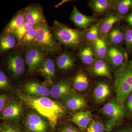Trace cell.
Returning a JSON list of instances; mask_svg holds the SVG:
<instances>
[{"mask_svg": "<svg viewBox=\"0 0 132 132\" xmlns=\"http://www.w3.org/2000/svg\"><path fill=\"white\" fill-rule=\"evenodd\" d=\"M70 19L76 26L82 29L88 28L92 23L97 20L93 16L82 14L75 6L73 7Z\"/></svg>", "mask_w": 132, "mask_h": 132, "instance_id": "15", "label": "cell"}, {"mask_svg": "<svg viewBox=\"0 0 132 132\" xmlns=\"http://www.w3.org/2000/svg\"><path fill=\"white\" fill-rule=\"evenodd\" d=\"M114 89L116 98L123 105L125 100L132 93V56L129 59L127 56L124 63L115 71Z\"/></svg>", "mask_w": 132, "mask_h": 132, "instance_id": "2", "label": "cell"}, {"mask_svg": "<svg viewBox=\"0 0 132 132\" xmlns=\"http://www.w3.org/2000/svg\"><path fill=\"white\" fill-rule=\"evenodd\" d=\"M65 108L72 112L82 111L87 106L85 96L73 92L62 100Z\"/></svg>", "mask_w": 132, "mask_h": 132, "instance_id": "10", "label": "cell"}, {"mask_svg": "<svg viewBox=\"0 0 132 132\" xmlns=\"http://www.w3.org/2000/svg\"><path fill=\"white\" fill-rule=\"evenodd\" d=\"M50 95L52 98L62 100L74 91L72 90L69 81L62 80L54 85L50 89Z\"/></svg>", "mask_w": 132, "mask_h": 132, "instance_id": "13", "label": "cell"}, {"mask_svg": "<svg viewBox=\"0 0 132 132\" xmlns=\"http://www.w3.org/2000/svg\"><path fill=\"white\" fill-rule=\"evenodd\" d=\"M127 55L126 51L113 45L108 49L105 58L109 65L115 71L123 65Z\"/></svg>", "mask_w": 132, "mask_h": 132, "instance_id": "9", "label": "cell"}, {"mask_svg": "<svg viewBox=\"0 0 132 132\" xmlns=\"http://www.w3.org/2000/svg\"><path fill=\"white\" fill-rule=\"evenodd\" d=\"M90 80L87 75L82 71H78L73 80V87L77 92H84L89 88Z\"/></svg>", "mask_w": 132, "mask_h": 132, "instance_id": "24", "label": "cell"}, {"mask_svg": "<svg viewBox=\"0 0 132 132\" xmlns=\"http://www.w3.org/2000/svg\"><path fill=\"white\" fill-rule=\"evenodd\" d=\"M2 127H0V132H2Z\"/></svg>", "mask_w": 132, "mask_h": 132, "instance_id": "43", "label": "cell"}, {"mask_svg": "<svg viewBox=\"0 0 132 132\" xmlns=\"http://www.w3.org/2000/svg\"></svg>", "mask_w": 132, "mask_h": 132, "instance_id": "44", "label": "cell"}, {"mask_svg": "<svg viewBox=\"0 0 132 132\" xmlns=\"http://www.w3.org/2000/svg\"><path fill=\"white\" fill-rule=\"evenodd\" d=\"M74 57L67 52H64L57 57L56 64L58 68L63 72L71 70L75 65Z\"/></svg>", "mask_w": 132, "mask_h": 132, "instance_id": "23", "label": "cell"}, {"mask_svg": "<svg viewBox=\"0 0 132 132\" xmlns=\"http://www.w3.org/2000/svg\"><path fill=\"white\" fill-rule=\"evenodd\" d=\"M11 87V81L8 75L0 68V91H6Z\"/></svg>", "mask_w": 132, "mask_h": 132, "instance_id": "33", "label": "cell"}, {"mask_svg": "<svg viewBox=\"0 0 132 132\" xmlns=\"http://www.w3.org/2000/svg\"><path fill=\"white\" fill-rule=\"evenodd\" d=\"M93 118V116L90 111L82 110L72 114L71 120L81 130L84 131L86 130Z\"/></svg>", "mask_w": 132, "mask_h": 132, "instance_id": "17", "label": "cell"}, {"mask_svg": "<svg viewBox=\"0 0 132 132\" xmlns=\"http://www.w3.org/2000/svg\"><path fill=\"white\" fill-rule=\"evenodd\" d=\"M99 23H98L89 29L85 34V36L88 40L94 43L99 38Z\"/></svg>", "mask_w": 132, "mask_h": 132, "instance_id": "34", "label": "cell"}, {"mask_svg": "<svg viewBox=\"0 0 132 132\" xmlns=\"http://www.w3.org/2000/svg\"><path fill=\"white\" fill-rule=\"evenodd\" d=\"M78 55L81 60L85 65H92L95 61L93 50L88 45L85 46L81 49Z\"/></svg>", "mask_w": 132, "mask_h": 132, "instance_id": "27", "label": "cell"}, {"mask_svg": "<svg viewBox=\"0 0 132 132\" xmlns=\"http://www.w3.org/2000/svg\"><path fill=\"white\" fill-rule=\"evenodd\" d=\"M24 14L26 21L34 26L40 25L46 20L42 8L40 5L29 6L24 9Z\"/></svg>", "mask_w": 132, "mask_h": 132, "instance_id": "11", "label": "cell"}, {"mask_svg": "<svg viewBox=\"0 0 132 132\" xmlns=\"http://www.w3.org/2000/svg\"><path fill=\"white\" fill-rule=\"evenodd\" d=\"M4 54L3 64L7 72L13 79L20 78L24 73L26 63L21 53L12 50Z\"/></svg>", "mask_w": 132, "mask_h": 132, "instance_id": "6", "label": "cell"}, {"mask_svg": "<svg viewBox=\"0 0 132 132\" xmlns=\"http://www.w3.org/2000/svg\"><path fill=\"white\" fill-rule=\"evenodd\" d=\"M38 69L41 75L50 82L55 77L54 62L50 57H46Z\"/></svg>", "mask_w": 132, "mask_h": 132, "instance_id": "20", "label": "cell"}, {"mask_svg": "<svg viewBox=\"0 0 132 132\" xmlns=\"http://www.w3.org/2000/svg\"><path fill=\"white\" fill-rule=\"evenodd\" d=\"M127 117L132 118V93L125 100L123 104Z\"/></svg>", "mask_w": 132, "mask_h": 132, "instance_id": "36", "label": "cell"}, {"mask_svg": "<svg viewBox=\"0 0 132 132\" xmlns=\"http://www.w3.org/2000/svg\"><path fill=\"white\" fill-rule=\"evenodd\" d=\"M99 112L106 119V132H111L115 126L121 125L127 117L124 105L116 98L109 99Z\"/></svg>", "mask_w": 132, "mask_h": 132, "instance_id": "4", "label": "cell"}, {"mask_svg": "<svg viewBox=\"0 0 132 132\" xmlns=\"http://www.w3.org/2000/svg\"><path fill=\"white\" fill-rule=\"evenodd\" d=\"M61 132H79L75 127L71 125H67L63 128Z\"/></svg>", "mask_w": 132, "mask_h": 132, "instance_id": "39", "label": "cell"}, {"mask_svg": "<svg viewBox=\"0 0 132 132\" xmlns=\"http://www.w3.org/2000/svg\"><path fill=\"white\" fill-rule=\"evenodd\" d=\"M105 125L99 119L93 118L86 129V132H105Z\"/></svg>", "mask_w": 132, "mask_h": 132, "instance_id": "31", "label": "cell"}, {"mask_svg": "<svg viewBox=\"0 0 132 132\" xmlns=\"http://www.w3.org/2000/svg\"><path fill=\"white\" fill-rule=\"evenodd\" d=\"M24 55V60L30 72L38 69L46 57L47 53L34 45L27 47Z\"/></svg>", "mask_w": 132, "mask_h": 132, "instance_id": "7", "label": "cell"}, {"mask_svg": "<svg viewBox=\"0 0 132 132\" xmlns=\"http://www.w3.org/2000/svg\"><path fill=\"white\" fill-rule=\"evenodd\" d=\"M91 72L94 76H103L110 79L112 78L110 68L106 62L98 59L92 65Z\"/></svg>", "mask_w": 132, "mask_h": 132, "instance_id": "21", "label": "cell"}, {"mask_svg": "<svg viewBox=\"0 0 132 132\" xmlns=\"http://www.w3.org/2000/svg\"><path fill=\"white\" fill-rule=\"evenodd\" d=\"M95 53L98 59L103 60L106 56L108 48L107 43L103 38H99L94 43Z\"/></svg>", "mask_w": 132, "mask_h": 132, "instance_id": "29", "label": "cell"}, {"mask_svg": "<svg viewBox=\"0 0 132 132\" xmlns=\"http://www.w3.org/2000/svg\"><path fill=\"white\" fill-rule=\"evenodd\" d=\"M31 45L38 47L47 53L53 54L59 53L61 48L53 36L46 20L41 24L35 39L28 46Z\"/></svg>", "mask_w": 132, "mask_h": 132, "instance_id": "5", "label": "cell"}, {"mask_svg": "<svg viewBox=\"0 0 132 132\" xmlns=\"http://www.w3.org/2000/svg\"><path fill=\"white\" fill-rule=\"evenodd\" d=\"M118 13L120 16L123 17L127 15L132 9V0H121L115 2V5H114L113 7Z\"/></svg>", "mask_w": 132, "mask_h": 132, "instance_id": "28", "label": "cell"}, {"mask_svg": "<svg viewBox=\"0 0 132 132\" xmlns=\"http://www.w3.org/2000/svg\"><path fill=\"white\" fill-rule=\"evenodd\" d=\"M124 19L126 23H127L132 28V10L126 15Z\"/></svg>", "mask_w": 132, "mask_h": 132, "instance_id": "40", "label": "cell"}, {"mask_svg": "<svg viewBox=\"0 0 132 132\" xmlns=\"http://www.w3.org/2000/svg\"><path fill=\"white\" fill-rule=\"evenodd\" d=\"M24 9L16 13L6 25L2 33H12L26 22Z\"/></svg>", "mask_w": 132, "mask_h": 132, "instance_id": "22", "label": "cell"}, {"mask_svg": "<svg viewBox=\"0 0 132 132\" xmlns=\"http://www.w3.org/2000/svg\"><path fill=\"white\" fill-rule=\"evenodd\" d=\"M20 97L27 105L47 119L52 129L65 112L64 106L47 97L22 95Z\"/></svg>", "mask_w": 132, "mask_h": 132, "instance_id": "1", "label": "cell"}, {"mask_svg": "<svg viewBox=\"0 0 132 132\" xmlns=\"http://www.w3.org/2000/svg\"><path fill=\"white\" fill-rule=\"evenodd\" d=\"M50 29L56 41L66 47L77 49L82 45L84 41L83 31L71 28L57 20L54 22Z\"/></svg>", "mask_w": 132, "mask_h": 132, "instance_id": "3", "label": "cell"}, {"mask_svg": "<svg viewBox=\"0 0 132 132\" xmlns=\"http://www.w3.org/2000/svg\"><path fill=\"white\" fill-rule=\"evenodd\" d=\"M8 98L6 95L0 94V114L7 104Z\"/></svg>", "mask_w": 132, "mask_h": 132, "instance_id": "37", "label": "cell"}, {"mask_svg": "<svg viewBox=\"0 0 132 132\" xmlns=\"http://www.w3.org/2000/svg\"><path fill=\"white\" fill-rule=\"evenodd\" d=\"M89 5L95 13L101 15L113 7V2L108 0H93L89 3Z\"/></svg>", "mask_w": 132, "mask_h": 132, "instance_id": "25", "label": "cell"}, {"mask_svg": "<svg viewBox=\"0 0 132 132\" xmlns=\"http://www.w3.org/2000/svg\"><path fill=\"white\" fill-rule=\"evenodd\" d=\"M23 90L27 95L33 97H46L50 95V90L37 81H29L25 83Z\"/></svg>", "mask_w": 132, "mask_h": 132, "instance_id": "14", "label": "cell"}, {"mask_svg": "<svg viewBox=\"0 0 132 132\" xmlns=\"http://www.w3.org/2000/svg\"><path fill=\"white\" fill-rule=\"evenodd\" d=\"M125 42L126 52L127 53L132 51V28H128L125 30Z\"/></svg>", "mask_w": 132, "mask_h": 132, "instance_id": "35", "label": "cell"}, {"mask_svg": "<svg viewBox=\"0 0 132 132\" xmlns=\"http://www.w3.org/2000/svg\"><path fill=\"white\" fill-rule=\"evenodd\" d=\"M113 88L106 81H100L94 86L92 93V98L97 104H103L109 100L113 93Z\"/></svg>", "mask_w": 132, "mask_h": 132, "instance_id": "8", "label": "cell"}, {"mask_svg": "<svg viewBox=\"0 0 132 132\" xmlns=\"http://www.w3.org/2000/svg\"><path fill=\"white\" fill-rule=\"evenodd\" d=\"M26 124L31 132H46L47 128V123L40 116L34 113L28 114Z\"/></svg>", "mask_w": 132, "mask_h": 132, "instance_id": "12", "label": "cell"}, {"mask_svg": "<svg viewBox=\"0 0 132 132\" xmlns=\"http://www.w3.org/2000/svg\"><path fill=\"white\" fill-rule=\"evenodd\" d=\"M1 34H0V56L1 55Z\"/></svg>", "mask_w": 132, "mask_h": 132, "instance_id": "42", "label": "cell"}, {"mask_svg": "<svg viewBox=\"0 0 132 132\" xmlns=\"http://www.w3.org/2000/svg\"><path fill=\"white\" fill-rule=\"evenodd\" d=\"M123 18L117 14H110L99 23L100 34L103 36H107L116 23Z\"/></svg>", "mask_w": 132, "mask_h": 132, "instance_id": "18", "label": "cell"}, {"mask_svg": "<svg viewBox=\"0 0 132 132\" xmlns=\"http://www.w3.org/2000/svg\"><path fill=\"white\" fill-rule=\"evenodd\" d=\"M21 105L15 101H10L5 107L1 114V119L4 120H12L20 117L23 112Z\"/></svg>", "mask_w": 132, "mask_h": 132, "instance_id": "16", "label": "cell"}, {"mask_svg": "<svg viewBox=\"0 0 132 132\" xmlns=\"http://www.w3.org/2000/svg\"><path fill=\"white\" fill-rule=\"evenodd\" d=\"M109 42L116 46L125 41V30L119 26L113 27L106 36Z\"/></svg>", "mask_w": 132, "mask_h": 132, "instance_id": "26", "label": "cell"}, {"mask_svg": "<svg viewBox=\"0 0 132 132\" xmlns=\"http://www.w3.org/2000/svg\"><path fill=\"white\" fill-rule=\"evenodd\" d=\"M40 25L34 26L31 29L22 39L19 45L22 47H26L30 45L35 39Z\"/></svg>", "mask_w": 132, "mask_h": 132, "instance_id": "30", "label": "cell"}, {"mask_svg": "<svg viewBox=\"0 0 132 132\" xmlns=\"http://www.w3.org/2000/svg\"><path fill=\"white\" fill-rule=\"evenodd\" d=\"M1 132H20L15 127L12 126H5L2 127Z\"/></svg>", "mask_w": 132, "mask_h": 132, "instance_id": "38", "label": "cell"}, {"mask_svg": "<svg viewBox=\"0 0 132 132\" xmlns=\"http://www.w3.org/2000/svg\"><path fill=\"white\" fill-rule=\"evenodd\" d=\"M19 45L16 37L12 33L1 34V52L2 55L14 49Z\"/></svg>", "mask_w": 132, "mask_h": 132, "instance_id": "19", "label": "cell"}, {"mask_svg": "<svg viewBox=\"0 0 132 132\" xmlns=\"http://www.w3.org/2000/svg\"><path fill=\"white\" fill-rule=\"evenodd\" d=\"M34 26H35L26 21L22 26L12 33L16 37L19 44L24 36Z\"/></svg>", "mask_w": 132, "mask_h": 132, "instance_id": "32", "label": "cell"}, {"mask_svg": "<svg viewBox=\"0 0 132 132\" xmlns=\"http://www.w3.org/2000/svg\"><path fill=\"white\" fill-rule=\"evenodd\" d=\"M115 132H132V125L121 128Z\"/></svg>", "mask_w": 132, "mask_h": 132, "instance_id": "41", "label": "cell"}]
</instances>
